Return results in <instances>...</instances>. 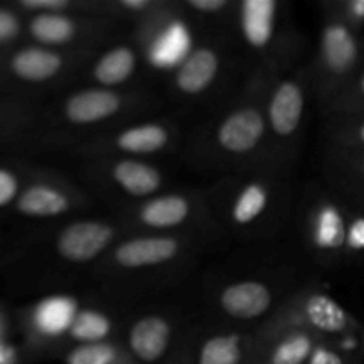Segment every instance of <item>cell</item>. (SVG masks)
I'll return each mask as SVG.
<instances>
[{
  "label": "cell",
  "mask_w": 364,
  "mask_h": 364,
  "mask_svg": "<svg viewBox=\"0 0 364 364\" xmlns=\"http://www.w3.org/2000/svg\"><path fill=\"white\" fill-rule=\"evenodd\" d=\"M269 75L252 70L240 91L188 135L185 156L192 166L223 176L244 171H270L265 116Z\"/></svg>",
  "instance_id": "6da1fadb"
},
{
  "label": "cell",
  "mask_w": 364,
  "mask_h": 364,
  "mask_svg": "<svg viewBox=\"0 0 364 364\" xmlns=\"http://www.w3.org/2000/svg\"><path fill=\"white\" fill-rule=\"evenodd\" d=\"M288 178L272 171L220 176L212 188L203 191L213 230L244 240L270 237L290 213Z\"/></svg>",
  "instance_id": "7a4b0ae2"
},
{
  "label": "cell",
  "mask_w": 364,
  "mask_h": 364,
  "mask_svg": "<svg viewBox=\"0 0 364 364\" xmlns=\"http://www.w3.org/2000/svg\"><path fill=\"white\" fill-rule=\"evenodd\" d=\"M311 84L306 64L270 73L265 89L270 171L290 176L306 134Z\"/></svg>",
  "instance_id": "3957f363"
},
{
  "label": "cell",
  "mask_w": 364,
  "mask_h": 364,
  "mask_svg": "<svg viewBox=\"0 0 364 364\" xmlns=\"http://www.w3.org/2000/svg\"><path fill=\"white\" fill-rule=\"evenodd\" d=\"M230 27L240 50L255 59V70L279 73L301 64L297 34L279 0L235 2Z\"/></svg>",
  "instance_id": "277c9868"
},
{
  "label": "cell",
  "mask_w": 364,
  "mask_h": 364,
  "mask_svg": "<svg viewBox=\"0 0 364 364\" xmlns=\"http://www.w3.org/2000/svg\"><path fill=\"white\" fill-rule=\"evenodd\" d=\"M156 100L141 87L105 89L80 85L71 89L57 107V119L66 132V144L100 134L127 121L148 117Z\"/></svg>",
  "instance_id": "5b68a950"
},
{
  "label": "cell",
  "mask_w": 364,
  "mask_h": 364,
  "mask_svg": "<svg viewBox=\"0 0 364 364\" xmlns=\"http://www.w3.org/2000/svg\"><path fill=\"white\" fill-rule=\"evenodd\" d=\"M364 66V41L355 28L334 14H323L318 43L308 66L311 96L326 112Z\"/></svg>",
  "instance_id": "8992f818"
},
{
  "label": "cell",
  "mask_w": 364,
  "mask_h": 364,
  "mask_svg": "<svg viewBox=\"0 0 364 364\" xmlns=\"http://www.w3.org/2000/svg\"><path fill=\"white\" fill-rule=\"evenodd\" d=\"M181 141L180 124L169 117H139L100 134L71 142L80 160L91 159H137L149 160L167 155Z\"/></svg>",
  "instance_id": "52a82bcc"
},
{
  "label": "cell",
  "mask_w": 364,
  "mask_h": 364,
  "mask_svg": "<svg viewBox=\"0 0 364 364\" xmlns=\"http://www.w3.org/2000/svg\"><path fill=\"white\" fill-rule=\"evenodd\" d=\"M114 219L130 233H196L208 224L205 192L166 191L153 198L116 206Z\"/></svg>",
  "instance_id": "ba28073f"
},
{
  "label": "cell",
  "mask_w": 364,
  "mask_h": 364,
  "mask_svg": "<svg viewBox=\"0 0 364 364\" xmlns=\"http://www.w3.org/2000/svg\"><path fill=\"white\" fill-rule=\"evenodd\" d=\"M178 2H166L156 13L135 25L130 36L141 48L149 70L171 75L198 45V31Z\"/></svg>",
  "instance_id": "9c48e42d"
},
{
  "label": "cell",
  "mask_w": 364,
  "mask_h": 364,
  "mask_svg": "<svg viewBox=\"0 0 364 364\" xmlns=\"http://www.w3.org/2000/svg\"><path fill=\"white\" fill-rule=\"evenodd\" d=\"M196 233H130L103 256L100 270L109 276H135L174 265L191 252Z\"/></svg>",
  "instance_id": "30bf717a"
},
{
  "label": "cell",
  "mask_w": 364,
  "mask_h": 364,
  "mask_svg": "<svg viewBox=\"0 0 364 364\" xmlns=\"http://www.w3.org/2000/svg\"><path fill=\"white\" fill-rule=\"evenodd\" d=\"M82 176L100 192L114 196L116 206L132 205L166 192V174L149 160H82Z\"/></svg>",
  "instance_id": "8fae6325"
},
{
  "label": "cell",
  "mask_w": 364,
  "mask_h": 364,
  "mask_svg": "<svg viewBox=\"0 0 364 364\" xmlns=\"http://www.w3.org/2000/svg\"><path fill=\"white\" fill-rule=\"evenodd\" d=\"M124 23L87 13L32 14L27 31L34 45L55 50H100Z\"/></svg>",
  "instance_id": "7c38bea8"
},
{
  "label": "cell",
  "mask_w": 364,
  "mask_h": 364,
  "mask_svg": "<svg viewBox=\"0 0 364 364\" xmlns=\"http://www.w3.org/2000/svg\"><path fill=\"white\" fill-rule=\"evenodd\" d=\"M230 52L228 41L208 38L199 41L183 63L167 75L169 98L180 105L206 102L228 75Z\"/></svg>",
  "instance_id": "4fadbf2b"
},
{
  "label": "cell",
  "mask_w": 364,
  "mask_h": 364,
  "mask_svg": "<svg viewBox=\"0 0 364 364\" xmlns=\"http://www.w3.org/2000/svg\"><path fill=\"white\" fill-rule=\"evenodd\" d=\"M274 329H308L318 336H340L355 329L350 313L326 291L302 290L279 306L263 323Z\"/></svg>",
  "instance_id": "5bb4252c"
},
{
  "label": "cell",
  "mask_w": 364,
  "mask_h": 364,
  "mask_svg": "<svg viewBox=\"0 0 364 364\" xmlns=\"http://www.w3.org/2000/svg\"><path fill=\"white\" fill-rule=\"evenodd\" d=\"M350 212L334 192H316L306 199L302 212V237L313 258L338 262L347 252Z\"/></svg>",
  "instance_id": "9a60e30c"
},
{
  "label": "cell",
  "mask_w": 364,
  "mask_h": 364,
  "mask_svg": "<svg viewBox=\"0 0 364 364\" xmlns=\"http://www.w3.org/2000/svg\"><path fill=\"white\" fill-rule=\"evenodd\" d=\"M255 341L256 331L212 327L185 336L166 364H249Z\"/></svg>",
  "instance_id": "2e32d148"
},
{
  "label": "cell",
  "mask_w": 364,
  "mask_h": 364,
  "mask_svg": "<svg viewBox=\"0 0 364 364\" xmlns=\"http://www.w3.org/2000/svg\"><path fill=\"white\" fill-rule=\"evenodd\" d=\"M116 219H96V217H77L59 230L53 238V251L70 265H91L100 262L112 249V245L124 237Z\"/></svg>",
  "instance_id": "e0dca14e"
},
{
  "label": "cell",
  "mask_w": 364,
  "mask_h": 364,
  "mask_svg": "<svg viewBox=\"0 0 364 364\" xmlns=\"http://www.w3.org/2000/svg\"><path fill=\"white\" fill-rule=\"evenodd\" d=\"M100 50H55L39 45L23 46L11 55L9 70L14 78L25 84H52L68 75L84 73L89 60Z\"/></svg>",
  "instance_id": "ac0fdd59"
},
{
  "label": "cell",
  "mask_w": 364,
  "mask_h": 364,
  "mask_svg": "<svg viewBox=\"0 0 364 364\" xmlns=\"http://www.w3.org/2000/svg\"><path fill=\"white\" fill-rule=\"evenodd\" d=\"M91 206L92 198L84 188L63 180L32 181L21 188L14 203L16 212L28 219H59Z\"/></svg>",
  "instance_id": "d6986e66"
},
{
  "label": "cell",
  "mask_w": 364,
  "mask_h": 364,
  "mask_svg": "<svg viewBox=\"0 0 364 364\" xmlns=\"http://www.w3.org/2000/svg\"><path fill=\"white\" fill-rule=\"evenodd\" d=\"M144 66L141 48L130 38L103 46L89 60L84 71L87 75V85L105 89H130L135 87V78L141 75Z\"/></svg>",
  "instance_id": "ffe728a7"
},
{
  "label": "cell",
  "mask_w": 364,
  "mask_h": 364,
  "mask_svg": "<svg viewBox=\"0 0 364 364\" xmlns=\"http://www.w3.org/2000/svg\"><path fill=\"white\" fill-rule=\"evenodd\" d=\"M123 345L137 364H160L176 347V323L166 313L139 315L128 326Z\"/></svg>",
  "instance_id": "44dd1931"
},
{
  "label": "cell",
  "mask_w": 364,
  "mask_h": 364,
  "mask_svg": "<svg viewBox=\"0 0 364 364\" xmlns=\"http://www.w3.org/2000/svg\"><path fill=\"white\" fill-rule=\"evenodd\" d=\"M326 338L308 329H256L255 350L249 364H306Z\"/></svg>",
  "instance_id": "7402d4cb"
},
{
  "label": "cell",
  "mask_w": 364,
  "mask_h": 364,
  "mask_svg": "<svg viewBox=\"0 0 364 364\" xmlns=\"http://www.w3.org/2000/svg\"><path fill=\"white\" fill-rule=\"evenodd\" d=\"M215 304L220 315L231 322H256L276 311V291L267 281L245 277L224 284L217 291Z\"/></svg>",
  "instance_id": "603a6c76"
},
{
  "label": "cell",
  "mask_w": 364,
  "mask_h": 364,
  "mask_svg": "<svg viewBox=\"0 0 364 364\" xmlns=\"http://www.w3.org/2000/svg\"><path fill=\"white\" fill-rule=\"evenodd\" d=\"M326 174L334 194L364 208V149L329 146Z\"/></svg>",
  "instance_id": "cb8c5ba5"
},
{
  "label": "cell",
  "mask_w": 364,
  "mask_h": 364,
  "mask_svg": "<svg viewBox=\"0 0 364 364\" xmlns=\"http://www.w3.org/2000/svg\"><path fill=\"white\" fill-rule=\"evenodd\" d=\"M78 311H80L78 301L68 295H52L41 299L32 309V327L43 340L53 341L68 338Z\"/></svg>",
  "instance_id": "d4e9b609"
},
{
  "label": "cell",
  "mask_w": 364,
  "mask_h": 364,
  "mask_svg": "<svg viewBox=\"0 0 364 364\" xmlns=\"http://www.w3.org/2000/svg\"><path fill=\"white\" fill-rule=\"evenodd\" d=\"M116 323L109 313L96 308H80L68 333V340L73 345H91L112 341Z\"/></svg>",
  "instance_id": "484cf974"
},
{
  "label": "cell",
  "mask_w": 364,
  "mask_h": 364,
  "mask_svg": "<svg viewBox=\"0 0 364 364\" xmlns=\"http://www.w3.org/2000/svg\"><path fill=\"white\" fill-rule=\"evenodd\" d=\"M66 364H137L123 343L112 340L103 343L73 345L64 355Z\"/></svg>",
  "instance_id": "4316f807"
},
{
  "label": "cell",
  "mask_w": 364,
  "mask_h": 364,
  "mask_svg": "<svg viewBox=\"0 0 364 364\" xmlns=\"http://www.w3.org/2000/svg\"><path fill=\"white\" fill-rule=\"evenodd\" d=\"M326 134L329 146L364 149V114L327 116Z\"/></svg>",
  "instance_id": "83f0119b"
},
{
  "label": "cell",
  "mask_w": 364,
  "mask_h": 364,
  "mask_svg": "<svg viewBox=\"0 0 364 364\" xmlns=\"http://www.w3.org/2000/svg\"><path fill=\"white\" fill-rule=\"evenodd\" d=\"M185 16L194 25L212 23V21H226L230 25L233 13V0H183L178 2Z\"/></svg>",
  "instance_id": "f1b7e54d"
},
{
  "label": "cell",
  "mask_w": 364,
  "mask_h": 364,
  "mask_svg": "<svg viewBox=\"0 0 364 364\" xmlns=\"http://www.w3.org/2000/svg\"><path fill=\"white\" fill-rule=\"evenodd\" d=\"M326 116L364 114V66L326 110Z\"/></svg>",
  "instance_id": "f546056e"
},
{
  "label": "cell",
  "mask_w": 364,
  "mask_h": 364,
  "mask_svg": "<svg viewBox=\"0 0 364 364\" xmlns=\"http://www.w3.org/2000/svg\"><path fill=\"white\" fill-rule=\"evenodd\" d=\"M327 13L343 20L355 31L364 27V0H336L327 4Z\"/></svg>",
  "instance_id": "4dcf8cb0"
},
{
  "label": "cell",
  "mask_w": 364,
  "mask_h": 364,
  "mask_svg": "<svg viewBox=\"0 0 364 364\" xmlns=\"http://www.w3.org/2000/svg\"><path fill=\"white\" fill-rule=\"evenodd\" d=\"M21 188L23 185H21L20 176L13 169L0 167V208H6V206L16 203Z\"/></svg>",
  "instance_id": "1f68e13d"
},
{
  "label": "cell",
  "mask_w": 364,
  "mask_h": 364,
  "mask_svg": "<svg viewBox=\"0 0 364 364\" xmlns=\"http://www.w3.org/2000/svg\"><path fill=\"white\" fill-rule=\"evenodd\" d=\"M364 255V213L350 212L345 256Z\"/></svg>",
  "instance_id": "d6a6232c"
},
{
  "label": "cell",
  "mask_w": 364,
  "mask_h": 364,
  "mask_svg": "<svg viewBox=\"0 0 364 364\" xmlns=\"http://www.w3.org/2000/svg\"><path fill=\"white\" fill-rule=\"evenodd\" d=\"M21 31L20 18L14 11L0 7V45L11 43L13 39L18 38Z\"/></svg>",
  "instance_id": "836d02e7"
},
{
  "label": "cell",
  "mask_w": 364,
  "mask_h": 364,
  "mask_svg": "<svg viewBox=\"0 0 364 364\" xmlns=\"http://www.w3.org/2000/svg\"><path fill=\"white\" fill-rule=\"evenodd\" d=\"M306 364H348L345 355L341 354L338 348H334L333 345L327 343L326 340L316 347V350L313 352L311 358L308 359Z\"/></svg>",
  "instance_id": "e575fe53"
},
{
  "label": "cell",
  "mask_w": 364,
  "mask_h": 364,
  "mask_svg": "<svg viewBox=\"0 0 364 364\" xmlns=\"http://www.w3.org/2000/svg\"><path fill=\"white\" fill-rule=\"evenodd\" d=\"M0 343H2V338H0Z\"/></svg>",
  "instance_id": "d590c367"
}]
</instances>
